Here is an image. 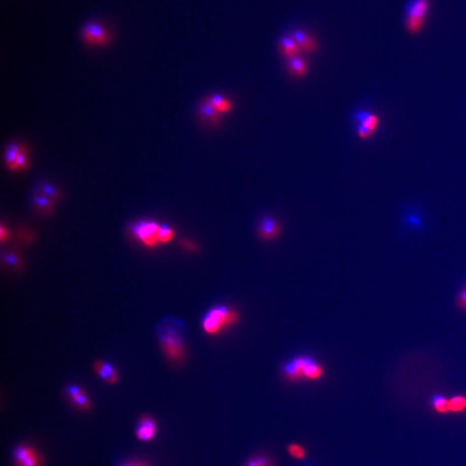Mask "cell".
I'll use <instances>...</instances> for the list:
<instances>
[{"label":"cell","instance_id":"cell-1","mask_svg":"<svg viewBox=\"0 0 466 466\" xmlns=\"http://www.w3.org/2000/svg\"><path fill=\"white\" fill-rule=\"evenodd\" d=\"M324 369L309 357H297L283 366V375L291 382L318 381L324 376Z\"/></svg>","mask_w":466,"mask_h":466},{"label":"cell","instance_id":"cell-2","mask_svg":"<svg viewBox=\"0 0 466 466\" xmlns=\"http://www.w3.org/2000/svg\"><path fill=\"white\" fill-rule=\"evenodd\" d=\"M239 315L226 306H216L207 312L202 319V328L207 334L213 335L235 324Z\"/></svg>","mask_w":466,"mask_h":466},{"label":"cell","instance_id":"cell-3","mask_svg":"<svg viewBox=\"0 0 466 466\" xmlns=\"http://www.w3.org/2000/svg\"><path fill=\"white\" fill-rule=\"evenodd\" d=\"M161 343L164 352L172 362H181L184 357V346L180 330L173 326H168L161 334Z\"/></svg>","mask_w":466,"mask_h":466},{"label":"cell","instance_id":"cell-4","mask_svg":"<svg viewBox=\"0 0 466 466\" xmlns=\"http://www.w3.org/2000/svg\"><path fill=\"white\" fill-rule=\"evenodd\" d=\"M429 10L428 0H412L407 7L406 27L411 34H416L422 28Z\"/></svg>","mask_w":466,"mask_h":466},{"label":"cell","instance_id":"cell-5","mask_svg":"<svg viewBox=\"0 0 466 466\" xmlns=\"http://www.w3.org/2000/svg\"><path fill=\"white\" fill-rule=\"evenodd\" d=\"M84 42L91 46H101L109 43L111 35L107 28L99 23L92 22L84 26L82 29Z\"/></svg>","mask_w":466,"mask_h":466},{"label":"cell","instance_id":"cell-6","mask_svg":"<svg viewBox=\"0 0 466 466\" xmlns=\"http://www.w3.org/2000/svg\"><path fill=\"white\" fill-rule=\"evenodd\" d=\"M161 225L155 222H139L132 227V232L140 241L149 247L160 243L159 232Z\"/></svg>","mask_w":466,"mask_h":466},{"label":"cell","instance_id":"cell-7","mask_svg":"<svg viewBox=\"0 0 466 466\" xmlns=\"http://www.w3.org/2000/svg\"><path fill=\"white\" fill-rule=\"evenodd\" d=\"M13 456L16 466H43V464L41 455L29 445L17 446Z\"/></svg>","mask_w":466,"mask_h":466},{"label":"cell","instance_id":"cell-8","mask_svg":"<svg viewBox=\"0 0 466 466\" xmlns=\"http://www.w3.org/2000/svg\"><path fill=\"white\" fill-rule=\"evenodd\" d=\"M157 430L155 420L150 415H144L139 420L136 429V436L140 441L148 442L155 437Z\"/></svg>","mask_w":466,"mask_h":466},{"label":"cell","instance_id":"cell-9","mask_svg":"<svg viewBox=\"0 0 466 466\" xmlns=\"http://www.w3.org/2000/svg\"><path fill=\"white\" fill-rule=\"evenodd\" d=\"M258 231L260 236L265 240L276 239L281 232V226L276 219L271 217H264L259 223Z\"/></svg>","mask_w":466,"mask_h":466},{"label":"cell","instance_id":"cell-10","mask_svg":"<svg viewBox=\"0 0 466 466\" xmlns=\"http://www.w3.org/2000/svg\"><path fill=\"white\" fill-rule=\"evenodd\" d=\"M95 373L109 384H115L118 381V373L108 362L97 360L93 362Z\"/></svg>","mask_w":466,"mask_h":466},{"label":"cell","instance_id":"cell-11","mask_svg":"<svg viewBox=\"0 0 466 466\" xmlns=\"http://www.w3.org/2000/svg\"><path fill=\"white\" fill-rule=\"evenodd\" d=\"M292 38L297 43L299 50H303L306 53H313L318 47L314 38L305 31L295 30L292 35Z\"/></svg>","mask_w":466,"mask_h":466},{"label":"cell","instance_id":"cell-12","mask_svg":"<svg viewBox=\"0 0 466 466\" xmlns=\"http://www.w3.org/2000/svg\"><path fill=\"white\" fill-rule=\"evenodd\" d=\"M198 112L204 120L213 125H217L220 121L221 113L215 109V107L208 101L202 102L198 108Z\"/></svg>","mask_w":466,"mask_h":466},{"label":"cell","instance_id":"cell-13","mask_svg":"<svg viewBox=\"0 0 466 466\" xmlns=\"http://www.w3.org/2000/svg\"><path fill=\"white\" fill-rule=\"evenodd\" d=\"M280 49H281L282 55L288 59L298 56V54L301 51L297 43L294 42L293 38H288V37H284L281 39Z\"/></svg>","mask_w":466,"mask_h":466},{"label":"cell","instance_id":"cell-14","mask_svg":"<svg viewBox=\"0 0 466 466\" xmlns=\"http://www.w3.org/2000/svg\"><path fill=\"white\" fill-rule=\"evenodd\" d=\"M288 70L291 73V75H294L296 77H302L307 74L308 66H307L305 60L299 56H295V57L289 59Z\"/></svg>","mask_w":466,"mask_h":466},{"label":"cell","instance_id":"cell-15","mask_svg":"<svg viewBox=\"0 0 466 466\" xmlns=\"http://www.w3.org/2000/svg\"><path fill=\"white\" fill-rule=\"evenodd\" d=\"M34 204L43 215L48 216L53 212L54 202L50 198L43 194H37L34 196Z\"/></svg>","mask_w":466,"mask_h":466},{"label":"cell","instance_id":"cell-16","mask_svg":"<svg viewBox=\"0 0 466 466\" xmlns=\"http://www.w3.org/2000/svg\"><path fill=\"white\" fill-rule=\"evenodd\" d=\"M356 120H357L359 124L365 125V126L368 127V128L372 129V130H374V131L377 129L380 122L379 117H378V116L365 112L357 113V116H356Z\"/></svg>","mask_w":466,"mask_h":466},{"label":"cell","instance_id":"cell-17","mask_svg":"<svg viewBox=\"0 0 466 466\" xmlns=\"http://www.w3.org/2000/svg\"><path fill=\"white\" fill-rule=\"evenodd\" d=\"M207 101H209L213 107H215V109L218 110L221 114L227 113L232 109V105L230 101L220 95H212L211 97L207 98Z\"/></svg>","mask_w":466,"mask_h":466},{"label":"cell","instance_id":"cell-18","mask_svg":"<svg viewBox=\"0 0 466 466\" xmlns=\"http://www.w3.org/2000/svg\"><path fill=\"white\" fill-rule=\"evenodd\" d=\"M22 145L12 144L9 145L6 151V161L11 170H17L18 169L17 164V155L20 152Z\"/></svg>","mask_w":466,"mask_h":466},{"label":"cell","instance_id":"cell-19","mask_svg":"<svg viewBox=\"0 0 466 466\" xmlns=\"http://www.w3.org/2000/svg\"><path fill=\"white\" fill-rule=\"evenodd\" d=\"M3 262L7 267L17 271H20L21 268L23 267L21 256L15 250L6 251V253L4 254Z\"/></svg>","mask_w":466,"mask_h":466},{"label":"cell","instance_id":"cell-20","mask_svg":"<svg viewBox=\"0 0 466 466\" xmlns=\"http://www.w3.org/2000/svg\"><path fill=\"white\" fill-rule=\"evenodd\" d=\"M243 466H276V462L268 455L256 454L250 457Z\"/></svg>","mask_w":466,"mask_h":466},{"label":"cell","instance_id":"cell-21","mask_svg":"<svg viewBox=\"0 0 466 466\" xmlns=\"http://www.w3.org/2000/svg\"><path fill=\"white\" fill-rule=\"evenodd\" d=\"M287 452L292 458L295 460H304L307 457V450L304 446L299 443L288 444L287 446Z\"/></svg>","mask_w":466,"mask_h":466},{"label":"cell","instance_id":"cell-22","mask_svg":"<svg viewBox=\"0 0 466 466\" xmlns=\"http://www.w3.org/2000/svg\"><path fill=\"white\" fill-rule=\"evenodd\" d=\"M449 411L459 413L466 409V396L457 395L448 400Z\"/></svg>","mask_w":466,"mask_h":466},{"label":"cell","instance_id":"cell-23","mask_svg":"<svg viewBox=\"0 0 466 466\" xmlns=\"http://www.w3.org/2000/svg\"><path fill=\"white\" fill-rule=\"evenodd\" d=\"M73 404L78 409H81L83 411H88L92 409V403L90 401L89 397L86 395L85 391L79 394L77 396L74 397L70 399Z\"/></svg>","mask_w":466,"mask_h":466},{"label":"cell","instance_id":"cell-24","mask_svg":"<svg viewBox=\"0 0 466 466\" xmlns=\"http://www.w3.org/2000/svg\"><path fill=\"white\" fill-rule=\"evenodd\" d=\"M434 409L440 414L448 413V400L444 396H435L431 402Z\"/></svg>","mask_w":466,"mask_h":466},{"label":"cell","instance_id":"cell-25","mask_svg":"<svg viewBox=\"0 0 466 466\" xmlns=\"http://www.w3.org/2000/svg\"><path fill=\"white\" fill-rule=\"evenodd\" d=\"M41 192H42L43 195L46 196L48 198H50L52 202H55L60 198L59 191L50 184L44 183V184L42 185L41 186Z\"/></svg>","mask_w":466,"mask_h":466},{"label":"cell","instance_id":"cell-26","mask_svg":"<svg viewBox=\"0 0 466 466\" xmlns=\"http://www.w3.org/2000/svg\"><path fill=\"white\" fill-rule=\"evenodd\" d=\"M174 238V230L166 224H161L159 232V240L160 243L165 244L172 240Z\"/></svg>","mask_w":466,"mask_h":466},{"label":"cell","instance_id":"cell-27","mask_svg":"<svg viewBox=\"0 0 466 466\" xmlns=\"http://www.w3.org/2000/svg\"><path fill=\"white\" fill-rule=\"evenodd\" d=\"M26 153H27V150H26L25 148L22 146L20 152L17 155V167H18V169H21V170H25L28 168V159L26 156Z\"/></svg>","mask_w":466,"mask_h":466},{"label":"cell","instance_id":"cell-28","mask_svg":"<svg viewBox=\"0 0 466 466\" xmlns=\"http://www.w3.org/2000/svg\"><path fill=\"white\" fill-rule=\"evenodd\" d=\"M374 130H372L363 124H359L357 125V135L361 139H368L374 134Z\"/></svg>","mask_w":466,"mask_h":466},{"label":"cell","instance_id":"cell-29","mask_svg":"<svg viewBox=\"0 0 466 466\" xmlns=\"http://www.w3.org/2000/svg\"><path fill=\"white\" fill-rule=\"evenodd\" d=\"M83 392V389L79 388L78 386H69L66 389V395L69 397V400L72 399L74 397L77 396V395L81 394Z\"/></svg>","mask_w":466,"mask_h":466},{"label":"cell","instance_id":"cell-30","mask_svg":"<svg viewBox=\"0 0 466 466\" xmlns=\"http://www.w3.org/2000/svg\"><path fill=\"white\" fill-rule=\"evenodd\" d=\"M457 305L463 310H466V287L460 291L457 296Z\"/></svg>","mask_w":466,"mask_h":466},{"label":"cell","instance_id":"cell-31","mask_svg":"<svg viewBox=\"0 0 466 466\" xmlns=\"http://www.w3.org/2000/svg\"><path fill=\"white\" fill-rule=\"evenodd\" d=\"M180 244H181V247L184 248L186 250L195 251V245L188 239H181Z\"/></svg>","mask_w":466,"mask_h":466},{"label":"cell","instance_id":"cell-32","mask_svg":"<svg viewBox=\"0 0 466 466\" xmlns=\"http://www.w3.org/2000/svg\"><path fill=\"white\" fill-rule=\"evenodd\" d=\"M8 230H7V229L4 226L3 224H2L1 227H0V240H1L2 243H4V242L6 241V240L8 239Z\"/></svg>","mask_w":466,"mask_h":466},{"label":"cell","instance_id":"cell-33","mask_svg":"<svg viewBox=\"0 0 466 466\" xmlns=\"http://www.w3.org/2000/svg\"><path fill=\"white\" fill-rule=\"evenodd\" d=\"M121 466H137V462H129Z\"/></svg>","mask_w":466,"mask_h":466},{"label":"cell","instance_id":"cell-34","mask_svg":"<svg viewBox=\"0 0 466 466\" xmlns=\"http://www.w3.org/2000/svg\"><path fill=\"white\" fill-rule=\"evenodd\" d=\"M137 466H149L146 463H141V462H137Z\"/></svg>","mask_w":466,"mask_h":466}]
</instances>
